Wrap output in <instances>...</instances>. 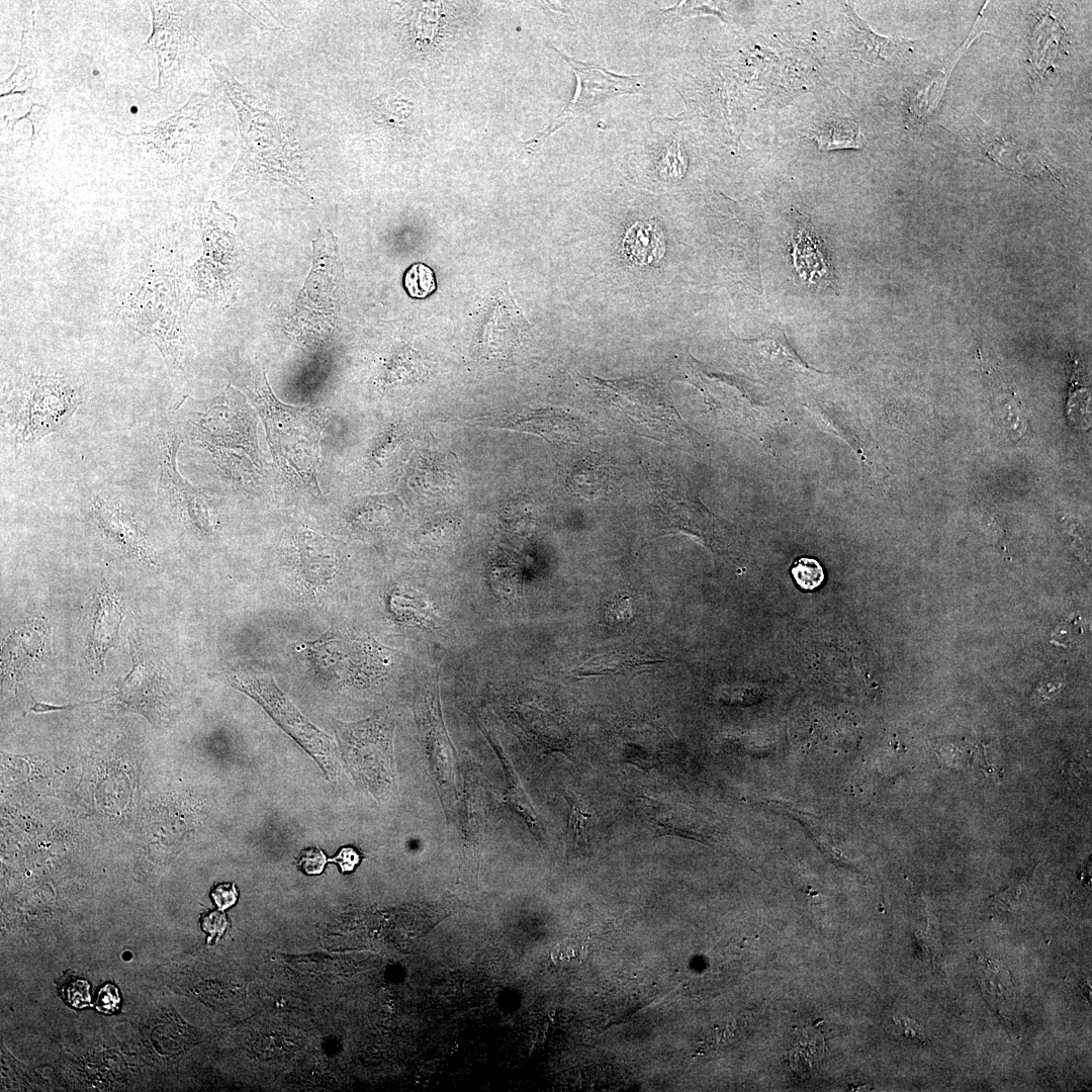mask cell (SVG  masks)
<instances>
[{"mask_svg": "<svg viewBox=\"0 0 1092 1092\" xmlns=\"http://www.w3.org/2000/svg\"><path fill=\"white\" fill-rule=\"evenodd\" d=\"M186 271L176 248L156 244L122 274L112 296L115 315L156 346L173 368L181 365L194 302Z\"/></svg>", "mask_w": 1092, "mask_h": 1092, "instance_id": "obj_1", "label": "cell"}, {"mask_svg": "<svg viewBox=\"0 0 1092 1092\" xmlns=\"http://www.w3.org/2000/svg\"><path fill=\"white\" fill-rule=\"evenodd\" d=\"M197 46L238 115L240 155L224 186L232 189L247 181H279L313 199L302 169L299 147L291 130L266 109L264 103L206 48L198 41Z\"/></svg>", "mask_w": 1092, "mask_h": 1092, "instance_id": "obj_2", "label": "cell"}, {"mask_svg": "<svg viewBox=\"0 0 1092 1092\" xmlns=\"http://www.w3.org/2000/svg\"><path fill=\"white\" fill-rule=\"evenodd\" d=\"M176 411L183 430L221 466L245 467L249 462L257 471L261 470L256 414L241 391L229 384L220 395L210 399L197 400L186 395Z\"/></svg>", "mask_w": 1092, "mask_h": 1092, "instance_id": "obj_3", "label": "cell"}, {"mask_svg": "<svg viewBox=\"0 0 1092 1092\" xmlns=\"http://www.w3.org/2000/svg\"><path fill=\"white\" fill-rule=\"evenodd\" d=\"M247 390L263 419L269 446L281 474L291 484L318 494L315 467L320 428L314 414L280 402L263 371L251 372Z\"/></svg>", "mask_w": 1092, "mask_h": 1092, "instance_id": "obj_4", "label": "cell"}, {"mask_svg": "<svg viewBox=\"0 0 1092 1092\" xmlns=\"http://www.w3.org/2000/svg\"><path fill=\"white\" fill-rule=\"evenodd\" d=\"M83 401L82 387L64 374L21 373L5 399L14 444L27 447L60 430Z\"/></svg>", "mask_w": 1092, "mask_h": 1092, "instance_id": "obj_5", "label": "cell"}, {"mask_svg": "<svg viewBox=\"0 0 1092 1092\" xmlns=\"http://www.w3.org/2000/svg\"><path fill=\"white\" fill-rule=\"evenodd\" d=\"M334 729L342 759L355 782L377 801L390 800L397 792L391 717L377 713L355 722L336 720Z\"/></svg>", "mask_w": 1092, "mask_h": 1092, "instance_id": "obj_6", "label": "cell"}, {"mask_svg": "<svg viewBox=\"0 0 1092 1092\" xmlns=\"http://www.w3.org/2000/svg\"><path fill=\"white\" fill-rule=\"evenodd\" d=\"M194 222L200 235L203 253L186 275L193 300L204 298L230 304L237 294L239 269L235 229L237 219L215 201L198 205Z\"/></svg>", "mask_w": 1092, "mask_h": 1092, "instance_id": "obj_7", "label": "cell"}, {"mask_svg": "<svg viewBox=\"0 0 1092 1092\" xmlns=\"http://www.w3.org/2000/svg\"><path fill=\"white\" fill-rule=\"evenodd\" d=\"M311 668L326 680L368 685L382 677L389 666V649L374 639L351 637L328 630L318 639L298 646Z\"/></svg>", "mask_w": 1092, "mask_h": 1092, "instance_id": "obj_8", "label": "cell"}, {"mask_svg": "<svg viewBox=\"0 0 1092 1092\" xmlns=\"http://www.w3.org/2000/svg\"><path fill=\"white\" fill-rule=\"evenodd\" d=\"M228 680L257 702L317 762L328 779L337 778L340 765L333 740L297 709L272 676L239 672L228 674Z\"/></svg>", "mask_w": 1092, "mask_h": 1092, "instance_id": "obj_9", "label": "cell"}, {"mask_svg": "<svg viewBox=\"0 0 1092 1092\" xmlns=\"http://www.w3.org/2000/svg\"><path fill=\"white\" fill-rule=\"evenodd\" d=\"M650 496L651 513L660 532L688 534L715 555L731 554L730 538L721 522L689 486L676 479L656 480Z\"/></svg>", "mask_w": 1092, "mask_h": 1092, "instance_id": "obj_10", "label": "cell"}, {"mask_svg": "<svg viewBox=\"0 0 1092 1092\" xmlns=\"http://www.w3.org/2000/svg\"><path fill=\"white\" fill-rule=\"evenodd\" d=\"M415 713L438 793L448 815L458 793L455 783L456 754L443 723L439 699V669L436 666L416 701Z\"/></svg>", "mask_w": 1092, "mask_h": 1092, "instance_id": "obj_11", "label": "cell"}, {"mask_svg": "<svg viewBox=\"0 0 1092 1092\" xmlns=\"http://www.w3.org/2000/svg\"><path fill=\"white\" fill-rule=\"evenodd\" d=\"M551 48L559 53L572 69L576 78V88L572 98L552 123L525 143V146L530 149L540 145L545 139L589 108L624 94H638L642 89L638 76L615 74L602 66L569 57L553 46Z\"/></svg>", "mask_w": 1092, "mask_h": 1092, "instance_id": "obj_12", "label": "cell"}, {"mask_svg": "<svg viewBox=\"0 0 1092 1092\" xmlns=\"http://www.w3.org/2000/svg\"><path fill=\"white\" fill-rule=\"evenodd\" d=\"M152 15V32L143 46L157 61V90H166L183 69L187 52L195 37L190 19L174 2L147 1Z\"/></svg>", "mask_w": 1092, "mask_h": 1092, "instance_id": "obj_13", "label": "cell"}, {"mask_svg": "<svg viewBox=\"0 0 1092 1092\" xmlns=\"http://www.w3.org/2000/svg\"><path fill=\"white\" fill-rule=\"evenodd\" d=\"M487 304L474 337V351L485 361H508L529 331V323L507 286L496 289Z\"/></svg>", "mask_w": 1092, "mask_h": 1092, "instance_id": "obj_14", "label": "cell"}, {"mask_svg": "<svg viewBox=\"0 0 1092 1092\" xmlns=\"http://www.w3.org/2000/svg\"><path fill=\"white\" fill-rule=\"evenodd\" d=\"M181 441L176 430L166 432L162 437L159 491L194 528L202 533H212L214 518L209 498L178 473L176 455Z\"/></svg>", "mask_w": 1092, "mask_h": 1092, "instance_id": "obj_15", "label": "cell"}, {"mask_svg": "<svg viewBox=\"0 0 1092 1092\" xmlns=\"http://www.w3.org/2000/svg\"><path fill=\"white\" fill-rule=\"evenodd\" d=\"M95 519L107 538L125 555L157 566L156 557L133 515L120 503L97 496L92 504Z\"/></svg>", "mask_w": 1092, "mask_h": 1092, "instance_id": "obj_16", "label": "cell"}, {"mask_svg": "<svg viewBox=\"0 0 1092 1092\" xmlns=\"http://www.w3.org/2000/svg\"><path fill=\"white\" fill-rule=\"evenodd\" d=\"M465 819L461 827V845L464 852L477 856L492 826V803L489 792L479 770L468 762L464 764Z\"/></svg>", "mask_w": 1092, "mask_h": 1092, "instance_id": "obj_17", "label": "cell"}, {"mask_svg": "<svg viewBox=\"0 0 1092 1092\" xmlns=\"http://www.w3.org/2000/svg\"><path fill=\"white\" fill-rule=\"evenodd\" d=\"M502 427L535 434L557 445L580 443L585 434L574 418L562 411L552 408L511 414L503 420Z\"/></svg>", "mask_w": 1092, "mask_h": 1092, "instance_id": "obj_18", "label": "cell"}, {"mask_svg": "<svg viewBox=\"0 0 1092 1092\" xmlns=\"http://www.w3.org/2000/svg\"><path fill=\"white\" fill-rule=\"evenodd\" d=\"M123 609L117 594L108 586L97 588L92 608L89 632V656L93 666L103 669L107 651L118 641Z\"/></svg>", "mask_w": 1092, "mask_h": 1092, "instance_id": "obj_19", "label": "cell"}, {"mask_svg": "<svg viewBox=\"0 0 1092 1092\" xmlns=\"http://www.w3.org/2000/svg\"><path fill=\"white\" fill-rule=\"evenodd\" d=\"M297 570L310 585H327L338 570V556L335 546L328 538L318 533L302 528L294 539Z\"/></svg>", "mask_w": 1092, "mask_h": 1092, "instance_id": "obj_20", "label": "cell"}, {"mask_svg": "<svg viewBox=\"0 0 1092 1092\" xmlns=\"http://www.w3.org/2000/svg\"><path fill=\"white\" fill-rule=\"evenodd\" d=\"M792 247L796 269L802 279L816 285H826L832 278L830 265L808 216L795 211L793 215Z\"/></svg>", "mask_w": 1092, "mask_h": 1092, "instance_id": "obj_21", "label": "cell"}, {"mask_svg": "<svg viewBox=\"0 0 1092 1092\" xmlns=\"http://www.w3.org/2000/svg\"><path fill=\"white\" fill-rule=\"evenodd\" d=\"M814 410L817 418L820 419L824 426L844 438L860 454L863 483H871L874 480L873 474L879 470L876 468V455L871 444L872 440L867 436L860 422L857 423L853 418H846L844 415L842 416L821 405L816 406Z\"/></svg>", "mask_w": 1092, "mask_h": 1092, "instance_id": "obj_22", "label": "cell"}, {"mask_svg": "<svg viewBox=\"0 0 1092 1092\" xmlns=\"http://www.w3.org/2000/svg\"><path fill=\"white\" fill-rule=\"evenodd\" d=\"M622 252L636 265L654 264L665 253L663 233L653 220H638L627 230Z\"/></svg>", "mask_w": 1092, "mask_h": 1092, "instance_id": "obj_23", "label": "cell"}, {"mask_svg": "<svg viewBox=\"0 0 1092 1092\" xmlns=\"http://www.w3.org/2000/svg\"><path fill=\"white\" fill-rule=\"evenodd\" d=\"M850 12L849 25L854 35L855 48L869 62L875 64L892 62L910 50L911 40L880 36L874 33L853 11Z\"/></svg>", "mask_w": 1092, "mask_h": 1092, "instance_id": "obj_24", "label": "cell"}, {"mask_svg": "<svg viewBox=\"0 0 1092 1092\" xmlns=\"http://www.w3.org/2000/svg\"><path fill=\"white\" fill-rule=\"evenodd\" d=\"M661 662H663V659H657L646 654L613 651L588 659L574 668L572 673L578 677L618 673L628 674L632 671L645 670L648 666Z\"/></svg>", "mask_w": 1092, "mask_h": 1092, "instance_id": "obj_25", "label": "cell"}, {"mask_svg": "<svg viewBox=\"0 0 1092 1092\" xmlns=\"http://www.w3.org/2000/svg\"><path fill=\"white\" fill-rule=\"evenodd\" d=\"M415 105L394 89H388L371 101L372 118L388 132L403 134L410 131Z\"/></svg>", "mask_w": 1092, "mask_h": 1092, "instance_id": "obj_26", "label": "cell"}, {"mask_svg": "<svg viewBox=\"0 0 1092 1092\" xmlns=\"http://www.w3.org/2000/svg\"><path fill=\"white\" fill-rule=\"evenodd\" d=\"M497 756L500 759L505 782L507 786L506 799L508 803L512 805L519 816L525 821L529 830L533 833L536 840L540 843H544L545 831L544 827L531 804L523 786L516 774L511 761L506 756V753L502 748L494 746Z\"/></svg>", "mask_w": 1092, "mask_h": 1092, "instance_id": "obj_27", "label": "cell"}, {"mask_svg": "<svg viewBox=\"0 0 1092 1092\" xmlns=\"http://www.w3.org/2000/svg\"><path fill=\"white\" fill-rule=\"evenodd\" d=\"M38 73V63L33 39L28 30L21 31L18 62L13 72L0 83V97L13 94L24 95L31 90Z\"/></svg>", "mask_w": 1092, "mask_h": 1092, "instance_id": "obj_28", "label": "cell"}, {"mask_svg": "<svg viewBox=\"0 0 1092 1092\" xmlns=\"http://www.w3.org/2000/svg\"><path fill=\"white\" fill-rule=\"evenodd\" d=\"M669 752L658 736L630 737L622 746L624 761L644 770L662 764Z\"/></svg>", "mask_w": 1092, "mask_h": 1092, "instance_id": "obj_29", "label": "cell"}, {"mask_svg": "<svg viewBox=\"0 0 1092 1092\" xmlns=\"http://www.w3.org/2000/svg\"><path fill=\"white\" fill-rule=\"evenodd\" d=\"M973 38V37H972ZM971 39L966 40L963 46L958 50L951 58L943 63L942 67L938 70L932 71V75L927 80L924 79L923 84L918 93L915 95L916 105L918 109L917 114L920 116L927 115L936 106L939 98L942 94L944 84L947 80V76L951 71V67L956 64V61L962 55V52L970 46Z\"/></svg>", "mask_w": 1092, "mask_h": 1092, "instance_id": "obj_30", "label": "cell"}, {"mask_svg": "<svg viewBox=\"0 0 1092 1092\" xmlns=\"http://www.w3.org/2000/svg\"><path fill=\"white\" fill-rule=\"evenodd\" d=\"M813 139L822 150L859 149L863 146L857 123L850 120L827 122L816 130Z\"/></svg>", "mask_w": 1092, "mask_h": 1092, "instance_id": "obj_31", "label": "cell"}, {"mask_svg": "<svg viewBox=\"0 0 1092 1092\" xmlns=\"http://www.w3.org/2000/svg\"><path fill=\"white\" fill-rule=\"evenodd\" d=\"M569 795L570 810L566 831L567 850L574 854L584 855L588 847V827L592 815L579 799L571 793Z\"/></svg>", "mask_w": 1092, "mask_h": 1092, "instance_id": "obj_32", "label": "cell"}, {"mask_svg": "<svg viewBox=\"0 0 1092 1092\" xmlns=\"http://www.w3.org/2000/svg\"><path fill=\"white\" fill-rule=\"evenodd\" d=\"M390 496H374L361 499L352 506L349 511V522L358 528H371L375 525L386 524L391 508L388 503Z\"/></svg>", "mask_w": 1092, "mask_h": 1092, "instance_id": "obj_33", "label": "cell"}, {"mask_svg": "<svg viewBox=\"0 0 1092 1092\" xmlns=\"http://www.w3.org/2000/svg\"><path fill=\"white\" fill-rule=\"evenodd\" d=\"M404 287L414 298H425L436 289L434 272L423 263L413 265L404 275Z\"/></svg>", "mask_w": 1092, "mask_h": 1092, "instance_id": "obj_34", "label": "cell"}, {"mask_svg": "<svg viewBox=\"0 0 1092 1092\" xmlns=\"http://www.w3.org/2000/svg\"><path fill=\"white\" fill-rule=\"evenodd\" d=\"M791 574L795 582L804 590H813L818 587L824 579V571L815 558L800 557L796 559L791 567Z\"/></svg>", "mask_w": 1092, "mask_h": 1092, "instance_id": "obj_35", "label": "cell"}, {"mask_svg": "<svg viewBox=\"0 0 1092 1092\" xmlns=\"http://www.w3.org/2000/svg\"><path fill=\"white\" fill-rule=\"evenodd\" d=\"M455 530L456 520L454 518H437L421 527L416 538L420 544L435 546L451 540Z\"/></svg>", "mask_w": 1092, "mask_h": 1092, "instance_id": "obj_36", "label": "cell"}, {"mask_svg": "<svg viewBox=\"0 0 1092 1092\" xmlns=\"http://www.w3.org/2000/svg\"><path fill=\"white\" fill-rule=\"evenodd\" d=\"M49 117H50V109L48 107H46L44 105L38 104V103H31L30 106H29L28 111L24 115H22L20 117L5 116L4 124H5V127L7 129L13 130L15 125L19 121L24 120V119L28 120V122L31 125V135L28 139V141L30 142V149H31L34 142L38 138V133H39L40 129L47 123Z\"/></svg>", "mask_w": 1092, "mask_h": 1092, "instance_id": "obj_37", "label": "cell"}, {"mask_svg": "<svg viewBox=\"0 0 1092 1092\" xmlns=\"http://www.w3.org/2000/svg\"><path fill=\"white\" fill-rule=\"evenodd\" d=\"M89 988L88 982L84 980H71L63 988V995L72 1006L84 1008L90 1005L91 995Z\"/></svg>", "mask_w": 1092, "mask_h": 1092, "instance_id": "obj_38", "label": "cell"}, {"mask_svg": "<svg viewBox=\"0 0 1092 1092\" xmlns=\"http://www.w3.org/2000/svg\"><path fill=\"white\" fill-rule=\"evenodd\" d=\"M329 861L326 854L316 847H309L301 851L296 859L297 867L306 875H320Z\"/></svg>", "mask_w": 1092, "mask_h": 1092, "instance_id": "obj_39", "label": "cell"}, {"mask_svg": "<svg viewBox=\"0 0 1092 1092\" xmlns=\"http://www.w3.org/2000/svg\"><path fill=\"white\" fill-rule=\"evenodd\" d=\"M230 922L222 910H214L206 913L201 918V927L209 934L207 941L217 940L229 927Z\"/></svg>", "mask_w": 1092, "mask_h": 1092, "instance_id": "obj_40", "label": "cell"}, {"mask_svg": "<svg viewBox=\"0 0 1092 1092\" xmlns=\"http://www.w3.org/2000/svg\"><path fill=\"white\" fill-rule=\"evenodd\" d=\"M211 899L219 910H225L236 904L239 892L233 883L215 885L210 892Z\"/></svg>", "mask_w": 1092, "mask_h": 1092, "instance_id": "obj_41", "label": "cell"}, {"mask_svg": "<svg viewBox=\"0 0 1092 1092\" xmlns=\"http://www.w3.org/2000/svg\"><path fill=\"white\" fill-rule=\"evenodd\" d=\"M120 1003V995L118 989L113 984H105L99 989L96 999V1008L103 1013H112L118 1009Z\"/></svg>", "mask_w": 1092, "mask_h": 1092, "instance_id": "obj_42", "label": "cell"}, {"mask_svg": "<svg viewBox=\"0 0 1092 1092\" xmlns=\"http://www.w3.org/2000/svg\"><path fill=\"white\" fill-rule=\"evenodd\" d=\"M362 857V853L357 848L348 845L342 847L334 857L329 858V861L337 863L343 874H348L356 869Z\"/></svg>", "mask_w": 1092, "mask_h": 1092, "instance_id": "obj_43", "label": "cell"}, {"mask_svg": "<svg viewBox=\"0 0 1092 1092\" xmlns=\"http://www.w3.org/2000/svg\"><path fill=\"white\" fill-rule=\"evenodd\" d=\"M894 1020L902 1027L906 1038L914 1043L920 1044L926 1042V1034L917 1022L903 1015L894 1017Z\"/></svg>", "mask_w": 1092, "mask_h": 1092, "instance_id": "obj_44", "label": "cell"}, {"mask_svg": "<svg viewBox=\"0 0 1092 1092\" xmlns=\"http://www.w3.org/2000/svg\"><path fill=\"white\" fill-rule=\"evenodd\" d=\"M246 6H247L246 9L249 11V13H253L252 15H254L257 19L262 20L263 23L266 26H271V25H272V27H281L282 26V24L280 22H278L276 18H274V16L270 13V11L267 10L265 13H263L266 10L265 6H262V5H259V4L255 5V4H252L251 2L247 3Z\"/></svg>", "mask_w": 1092, "mask_h": 1092, "instance_id": "obj_45", "label": "cell"}, {"mask_svg": "<svg viewBox=\"0 0 1092 1092\" xmlns=\"http://www.w3.org/2000/svg\"><path fill=\"white\" fill-rule=\"evenodd\" d=\"M101 700L92 701V702H84V703L73 704V705L56 706V705L41 703V702H38V701L34 700L33 704L31 705V707L28 709L27 712H29V713L30 712H32V713H48V712L58 711V710H71V709H74V708L82 706V705L95 704V703H98Z\"/></svg>", "mask_w": 1092, "mask_h": 1092, "instance_id": "obj_46", "label": "cell"}]
</instances>
